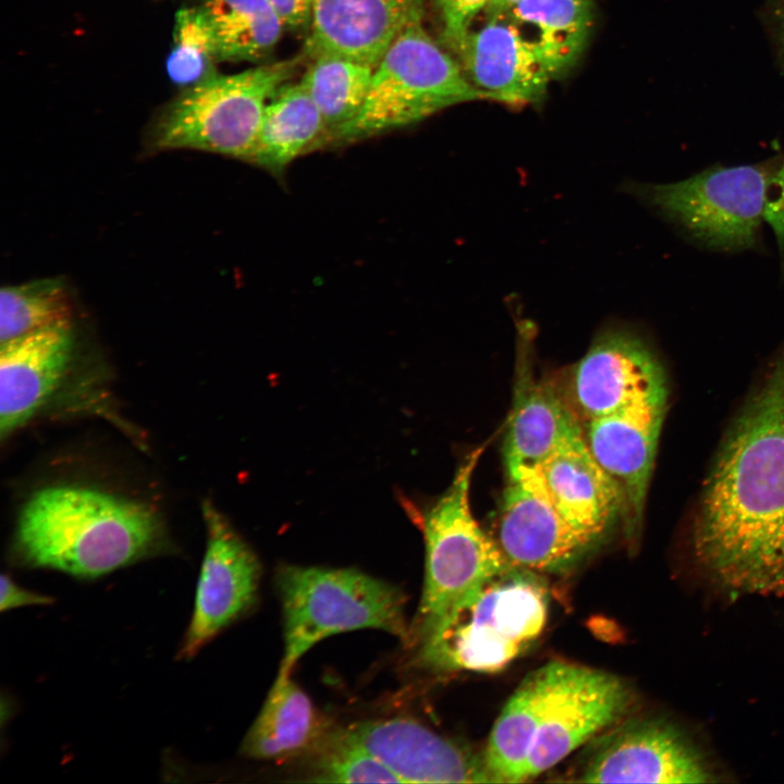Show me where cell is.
I'll list each match as a JSON object with an SVG mask.
<instances>
[{"instance_id":"cell-31","label":"cell","mask_w":784,"mask_h":784,"mask_svg":"<svg viewBox=\"0 0 784 784\" xmlns=\"http://www.w3.org/2000/svg\"><path fill=\"white\" fill-rule=\"evenodd\" d=\"M0 611H10L25 605H48L53 598L19 586L10 575H1Z\"/></svg>"},{"instance_id":"cell-16","label":"cell","mask_w":784,"mask_h":784,"mask_svg":"<svg viewBox=\"0 0 784 784\" xmlns=\"http://www.w3.org/2000/svg\"><path fill=\"white\" fill-rule=\"evenodd\" d=\"M475 88L506 105L541 101L552 78L532 46L505 14L469 27L454 51Z\"/></svg>"},{"instance_id":"cell-27","label":"cell","mask_w":784,"mask_h":784,"mask_svg":"<svg viewBox=\"0 0 784 784\" xmlns=\"http://www.w3.org/2000/svg\"><path fill=\"white\" fill-rule=\"evenodd\" d=\"M219 61L215 34L204 10L199 5L179 10L166 63L170 81L184 89L192 87L218 74Z\"/></svg>"},{"instance_id":"cell-14","label":"cell","mask_w":784,"mask_h":784,"mask_svg":"<svg viewBox=\"0 0 784 784\" xmlns=\"http://www.w3.org/2000/svg\"><path fill=\"white\" fill-rule=\"evenodd\" d=\"M665 388L663 368L647 343L632 331L609 328L572 371L571 406L584 424Z\"/></svg>"},{"instance_id":"cell-33","label":"cell","mask_w":784,"mask_h":784,"mask_svg":"<svg viewBox=\"0 0 784 784\" xmlns=\"http://www.w3.org/2000/svg\"><path fill=\"white\" fill-rule=\"evenodd\" d=\"M520 1L523 0H489L487 7L482 11L483 16L504 14Z\"/></svg>"},{"instance_id":"cell-22","label":"cell","mask_w":784,"mask_h":784,"mask_svg":"<svg viewBox=\"0 0 784 784\" xmlns=\"http://www.w3.org/2000/svg\"><path fill=\"white\" fill-rule=\"evenodd\" d=\"M592 0H523L504 14L554 78L583 54L592 28Z\"/></svg>"},{"instance_id":"cell-25","label":"cell","mask_w":784,"mask_h":784,"mask_svg":"<svg viewBox=\"0 0 784 784\" xmlns=\"http://www.w3.org/2000/svg\"><path fill=\"white\" fill-rule=\"evenodd\" d=\"M375 68L353 60L320 56L304 74L301 84L318 107L328 130V140L360 112Z\"/></svg>"},{"instance_id":"cell-30","label":"cell","mask_w":784,"mask_h":784,"mask_svg":"<svg viewBox=\"0 0 784 784\" xmlns=\"http://www.w3.org/2000/svg\"><path fill=\"white\" fill-rule=\"evenodd\" d=\"M764 220L773 230L779 245H784V163L773 173L764 212Z\"/></svg>"},{"instance_id":"cell-17","label":"cell","mask_w":784,"mask_h":784,"mask_svg":"<svg viewBox=\"0 0 784 784\" xmlns=\"http://www.w3.org/2000/svg\"><path fill=\"white\" fill-rule=\"evenodd\" d=\"M425 0H313L305 53L376 68L399 34L424 16Z\"/></svg>"},{"instance_id":"cell-13","label":"cell","mask_w":784,"mask_h":784,"mask_svg":"<svg viewBox=\"0 0 784 784\" xmlns=\"http://www.w3.org/2000/svg\"><path fill=\"white\" fill-rule=\"evenodd\" d=\"M667 404V388L583 424L593 458L616 485L626 530L642 526L646 499Z\"/></svg>"},{"instance_id":"cell-10","label":"cell","mask_w":784,"mask_h":784,"mask_svg":"<svg viewBox=\"0 0 784 784\" xmlns=\"http://www.w3.org/2000/svg\"><path fill=\"white\" fill-rule=\"evenodd\" d=\"M206 550L179 660L193 659L257 600L261 565L254 550L209 501L203 503Z\"/></svg>"},{"instance_id":"cell-19","label":"cell","mask_w":784,"mask_h":784,"mask_svg":"<svg viewBox=\"0 0 784 784\" xmlns=\"http://www.w3.org/2000/svg\"><path fill=\"white\" fill-rule=\"evenodd\" d=\"M73 352L70 323L51 326L1 343L0 432L4 438L48 401Z\"/></svg>"},{"instance_id":"cell-3","label":"cell","mask_w":784,"mask_h":784,"mask_svg":"<svg viewBox=\"0 0 784 784\" xmlns=\"http://www.w3.org/2000/svg\"><path fill=\"white\" fill-rule=\"evenodd\" d=\"M157 511L144 502L78 486L36 491L22 507L13 556L28 568L91 579L167 552Z\"/></svg>"},{"instance_id":"cell-28","label":"cell","mask_w":784,"mask_h":784,"mask_svg":"<svg viewBox=\"0 0 784 784\" xmlns=\"http://www.w3.org/2000/svg\"><path fill=\"white\" fill-rule=\"evenodd\" d=\"M306 781L315 783H405L376 756L353 740L346 728L334 730L310 754Z\"/></svg>"},{"instance_id":"cell-26","label":"cell","mask_w":784,"mask_h":784,"mask_svg":"<svg viewBox=\"0 0 784 784\" xmlns=\"http://www.w3.org/2000/svg\"><path fill=\"white\" fill-rule=\"evenodd\" d=\"M70 299L59 280H37L1 290V343L51 326L70 323Z\"/></svg>"},{"instance_id":"cell-18","label":"cell","mask_w":784,"mask_h":784,"mask_svg":"<svg viewBox=\"0 0 784 784\" xmlns=\"http://www.w3.org/2000/svg\"><path fill=\"white\" fill-rule=\"evenodd\" d=\"M526 331L523 327L513 407L504 440L506 470L518 466L536 468L562 445L584 433L569 402L553 384L535 377Z\"/></svg>"},{"instance_id":"cell-23","label":"cell","mask_w":784,"mask_h":784,"mask_svg":"<svg viewBox=\"0 0 784 784\" xmlns=\"http://www.w3.org/2000/svg\"><path fill=\"white\" fill-rule=\"evenodd\" d=\"M328 140L324 120L304 86L283 84L268 102L248 159L281 174L297 157Z\"/></svg>"},{"instance_id":"cell-32","label":"cell","mask_w":784,"mask_h":784,"mask_svg":"<svg viewBox=\"0 0 784 784\" xmlns=\"http://www.w3.org/2000/svg\"><path fill=\"white\" fill-rule=\"evenodd\" d=\"M285 28L291 30L308 29L313 0H269Z\"/></svg>"},{"instance_id":"cell-6","label":"cell","mask_w":784,"mask_h":784,"mask_svg":"<svg viewBox=\"0 0 784 784\" xmlns=\"http://www.w3.org/2000/svg\"><path fill=\"white\" fill-rule=\"evenodd\" d=\"M483 449L478 446L464 457L433 502L421 509L409 500L402 502L425 542L424 589L408 642L466 592L510 566L471 511V477Z\"/></svg>"},{"instance_id":"cell-15","label":"cell","mask_w":784,"mask_h":784,"mask_svg":"<svg viewBox=\"0 0 784 784\" xmlns=\"http://www.w3.org/2000/svg\"><path fill=\"white\" fill-rule=\"evenodd\" d=\"M346 732L405 783H494L482 756L415 720L364 721Z\"/></svg>"},{"instance_id":"cell-2","label":"cell","mask_w":784,"mask_h":784,"mask_svg":"<svg viewBox=\"0 0 784 784\" xmlns=\"http://www.w3.org/2000/svg\"><path fill=\"white\" fill-rule=\"evenodd\" d=\"M617 676L553 661L530 672L494 722L482 755L494 783H519L552 768L626 711Z\"/></svg>"},{"instance_id":"cell-1","label":"cell","mask_w":784,"mask_h":784,"mask_svg":"<svg viewBox=\"0 0 784 784\" xmlns=\"http://www.w3.org/2000/svg\"><path fill=\"white\" fill-rule=\"evenodd\" d=\"M698 564L738 593H784V348L733 424L693 529Z\"/></svg>"},{"instance_id":"cell-24","label":"cell","mask_w":784,"mask_h":784,"mask_svg":"<svg viewBox=\"0 0 784 784\" xmlns=\"http://www.w3.org/2000/svg\"><path fill=\"white\" fill-rule=\"evenodd\" d=\"M215 34L220 61H259L267 58L283 29L269 0H200Z\"/></svg>"},{"instance_id":"cell-7","label":"cell","mask_w":784,"mask_h":784,"mask_svg":"<svg viewBox=\"0 0 784 784\" xmlns=\"http://www.w3.org/2000/svg\"><path fill=\"white\" fill-rule=\"evenodd\" d=\"M481 99H487L486 95L427 33L420 16L389 47L375 68L360 112L333 142L364 139L417 123L448 107Z\"/></svg>"},{"instance_id":"cell-20","label":"cell","mask_w":784,"mask_h":784,"mask_svg":"<svg viewBox=\"0 0 784 784\" xmlns=\"http://www.w3.org/2000/svg\"><path fill=\"white\" fill-rule=\"evenodd\" d=\"M564 518L598 544L622 516L620 491L590 453L584 433L536 467Z\"/></svg>"},{"instance_id":"cell-8","label":"cell","mask_w":784,"mask_h":784,"mask_svg":"<svg viewBox=\"0 0 784 784\" xmlns=\"http://www.w3.org/2000/svg\"><path fill=\"white\" fill-rule=\"evenodd\" d=\"M299 58L260 64L185 88L151 131L157 150L197 149L248 161L266 107Z\"/></svg>"},{"instance_id":"cell-5","label":"cell","mask_w":784,"mask_h":784,"mask_svg":"<svg viewBox=\"0 0 784 784\" xmlns=\"http://www.w3.org/2000/svg\"><path fill=\"white\" fill-rule=\"evenodd\" d=\"M284 618L280 670L292 673L299 658L329 636L363 628L408 640L405 595L355 568L284 565L277 572Z\"/></svg>"},{"instance_id":"cell-11","label":"cell","mask_w":784,"mask_h":784,"mask_svg":"<svg viewBox=\"0 0 784 784\" xmlns=\"http://www.w3.org/2000/svg\"><path fill=\"white\" fill-rule=\"evenodd\" d=\"M506 473L507 483L491 535L505 560L539 574L574 567L597 544L559 512L537 468L518 466Z\"/></svg>"},{"instance_id":"cell-29","label":"cell","mask_w":784,"mask_h":784,"mask_svg":"<svg viewBox=\"0 0 784 784\" xmlns=\"http://www.w3.org/2000/svg\"><path fill=\"white\" fill-rule=\"evenodd\" d=\"M442 24V39L453 51L489 0H433Z\"/></svg>"},{"instance_id":"cell-34","label":"cell","mask_w":784,"mask_h":784,"mask_svg":"<svg viewBox=\"0 0 784 784\" xmlns=\"http://www.w3.org/2000/svg\"><path fill=\"white\" fill-rule=\"evenodd\" d=\"M780 26H781V42H782L783 51H784V0L782 2L781 10H780Z\"/></svg>"},{"instance_id":"cell-9","label":"cell","mask_w":784,"mask_h":784,"mask_svg":"<svg viewBox=\"0 0 784 784\" xmlns=\"http://www.w3.org/2000/svg\"><path fill=\"white\" fill-rule=\"evenodd\" d=\"M772 176L762 166L716 167L641 193L703 243L732 249L755 242Z\"/></svg>"},{"instance_id":"cell-4","label":"cell","mask_w":784,"mask_h":784,"mask_svg":"<svg viewBox=\"0 0 784 784\" xmlns=\"http://www.w3.org/2000/svg\"><path fill=\"white\" fill-rule=\"evenodd\" d=\"M548 609L540 574L510 565L466 592L409 642L428 669L498 672L539 638Z\"/></svg>"},{"instance_id":"cell-12","label":"cell","mask_w":784,"mask_h":784,"mask_svg":"<svg viewBox=\"0 0 784 784\" xmlns=\"http://www.w3.org/2000/svg\"><path fill=\"white\" fill-rule=\"evenodd\" d=\"M715 772L697 745L662 719L626 721L604 735L583 768L584 783H708Z\"/></svg>"},{"instance_id":"cell-21","label":"cell","mask_w":784,"mask_h":784,"mask_svg":"<svg viewBox=\"0 0 784 784\" xmlns=\"http://www.w3.org/2000/svg\"><path fill=\"white\" fill-rule=\"evenodd\" d=\"M332 731L310 698L280 670L264 706L246 733L241 752L252 759L287 761L310 755Z\"/></svg>"}]
</instances>
